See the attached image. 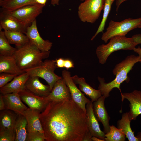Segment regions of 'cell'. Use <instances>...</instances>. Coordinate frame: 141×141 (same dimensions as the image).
Here are the masks:
<instances>
[{
    "instance_id": "18",
    "label": "cell",
    "mask_w": 141,
    "mask_h": 141,
    "mask_svg": "<svg viewBox=\"0 0 141 141\" xmlns=\"http://www.w3.org/2000/svg\"><path fill=\"white\" fill-rule=\"evenodd\" d=\"M39 77L30 76L25 85V89L39 96L45 97L51 91L48 85H45L40 82Z\"/></svg>"
},
{
    "instance_id": "29",
    "label": "cell",
    "mask_w": 141,
    "mask_h": 141,
    "mask_svg": "<svg viewBox=\"0 0 141 141\" xmlns=\"http://www.w3.org/2000/svg\"><path fill=\"white\" fill-rule=\"evenodd\" d=\"M115 0H105L102 18L97 30L91 39V41L93 40L99 33L102 32L104 30L107 18L111 10V6Z\"/></svg>"
},
{
    "instance_id": "9",
    "label": "cell",
    "mask_w": 141,
    "mask_h": 141,
    "mask_svg": "<svg viewBox=\"0 0 141 141\" xmlns=\"http://www.w3.org/2000/svg\"><path fill=\"white\" fill-rule=\"evenodd\" d=\"M62 75L69 89L72 99L86 114V105L91 101L86 97L77 87L72 78L69 71L63 70L62 72Z\"/></svg>"
},
{
    "instance_id": "27",
    "label": "cell",
    "mask_w": 141,
    "mask_h": 141,
    "mask_svg": "<svg viewBox=\"0 0 141 141\" xmlns=\"http://www.w3.org/2000/svg\"><path fill=\"white\" fill-rule=\"evenodd\" d=\"M131 121L128 112L122 114L121 119L118 121V128L122 130L129 141H139L134 135V132L131 127Z\"/></svg>"
},
{
    "instance_id": "24",
    "label": "cell",
    "mask_w": 141,
    "mask_h": 141,
    "mask_svg": "<svg viewBox=\"0 0 141 141\" xmlns=\"http://www.w3.org/2000/svg\"><path fill=\"white\" fill-rule=\"evenodd\" d=\"M18 115L9 109L0 110V129H14Z\"/></svg>"
},
{
    "instance_id": "21",
    "label": "cell",
    "mask_w": 141,
    "mask_h": 141,
    "mask_svg": "<svg viewBox=\"0 0 141 141\" xmlns=\"http://www.w3.org/2000/svg\"><path fill=\"white\" fill-rule=\"evenodd\" d=\"M25 72L19 68L13 55H0V73H5L18 75Z\"/></svg>"
},
{
    "instance_id": "32",
    "label": "cell",
    "mask_w": 141,
    "mask_h": 141,
    "mask_svg": "<svg viewBox=\"0 0 141 141\" xmlns=\"http://www.w3.org/2000/svg\"><path fill=\"white\" fill-rule=\"evenodd\" d=\"M45 140L44 133L37 132L28 133L27 141H44Z\"/></svg>"
},
{
    "instance_id": "33",
    "label": "cell",
    "mask_w": 141,
    "mask_h": 141,
    "mask_svg": "<svg viewBox=\"0 0 141 141\" xmlns=\"http://www.w3.org/2000/svg\"><path fill=\"white\" fill-rule=\"evenodd\" d=\"M17 75L8 73H0V88L4 86L11 81Z\"/></svg>"
},
{
    "instance_id": "14",
    "label": "cell",
    "mask_w": 141,
    "mask_h": 141,
    "mask_svg": "<svg viewBox=\"0 0 141 141\" xmlns=\"http://www.w3.org/2000/svg\"><path fill=\"white\" fill-rule=\"evenodd\" d=\"M27 27L8 13L0 10V29L20 32L25 34Z\"/></svg>"
},
{
    "instance_id": "30",
    "label": "cell",
    "mask_w": 141,
    "mask_h": 141,
    "mask_svg": "<svg viewBox=\"0 0 141 141\" xmlns=\"http://www.w3.org/2000/svg\"><path fill=\"white\" fill-rule=\"evenodd\" d=\"M126 136L122 130L116 127L113 125L110 126V131L105 134V141H124Z\"/></svg>"
},
{
    "instance_id": "44",
    "label": "cell",
    "mask_w": 141,
    "mask_h": 141,
    "mask_svg": "<svg viewBox=\"0 0 141 141\" xmlns=\"http://www.w3.org/2000/svg\"><path fill=\"white\" fill-rule=\"evenodd\" d=\"M138 28H141V25L139 26Z\"/></svg>"
},
{
    "instance_id": "1",
    "label": "cell",
    "mask_w": 141,
    "mask_h": 141,
    "mask_svg": "<svg viewBox=\"0 0 141 141\" xmlns=\"http://www.w3.org/2000/svg\"><path fill=\"white\" fill-rule=\"evenodd\" d=\"M39 118L46 141H83L91 135L86 114L72 98L50 102Z\"/></svg>"
},
{
    "instance_id": "26",
    "label": "cell",
    "mask_w": 141,
    "mask_h": 141,
    "mask_svg": "<svg viewBox=\"0 0 141 141\" xmlns=\"http://www.w3.org/2000/svg\"><path fill=\"white\" fill-rule=\"evenodd\" d=\"M5 35L10 44H14L16 48H20L29 41L24 33L16 31L4 30Z\"/></svg>"
},
{
    "instance_id": "19",
    "label": "cell",
    "mask_w": 141,
    "mask_h": 141,
    "mask_svg": "<svg viewBox=\"0 0 141 141\" xmlns=\"http://www.w3.org/2000/svg\"><path fill=\"white\" fill-rule=\"evenodd\" d=\"M3 97L5 109L11 110L17 114L23 115L24 112L28 108L22 102L18 93L3 95Z\"/></svg>"
},
{
    "instance_id": "23",
    "label": "cell",
    "mask_w": 141,
    "mask_h": 141,
    "mask_svg": "<svg viewBox=\"0 0 141 141\" xmlns=\"http://www.w3.org/2000/svg\"><path fill=\"white\" fill-rule=\"evenodd\" d=\"M36 4L35 0H2L0 1V10L10 12L26 5Z\"/></svg>"
},
{
    "instance_id": "36",
    "label": "cell",
    "mask_w": 141,
    "mask_h": 141,
    "mask_svg": "<svg viewBox=\"0 0 141 141\" xmlns=\"http://www.w3.org/2000/svg\"><path fill=\"white\" fill-rule=\"evenodd\" d=\"M138 44H141V34H135L131 37Z\"/></svg>"
},
{
    "instance_id": "3",
    "label": "cell",
    "mask_w": 141,
    "mask_h": 141,
    "mask_svg": "<svg viewBox=\"0 0 141 141\" xmlns=\"http://www.w3.org/2000/svg\"><path fill=\"white\" fill-rule=\"evenodd\" d=\"M16 49L13 56L19 68L23 71L40 65L42 60L48 58L50 53V51L42 52L30 41Z\"/></svg>"
},
{
    "instance_id": "13",
    "label": "cell",
    "mask_w": 141,
    "mask_h": 141,
    "mask_svg": "<svg viewBox=\"0 0 141 141\" xmlns=\"http://www.w3.org/2000/svg\"><path fill=\"white\" fill-rule=\"evenodd\" d=\"M106 98L102 96L97 101L93 102V110L94 115L98 121L102 123L104 132L106 134L110 131L109 121L110 118L108 114L104 105Z\"/></svg>"
},
{
    "instance_id": "2",
    "label": "cell",
    "mask_w": 141,
    "mask_h": 141,
    "mask_svg": "<svg viewBox=\"0 0 141 141\" xmlns=\"http://www.w3.org/2000/svg\"><path fill=\"white\" fill-rule=\"evenodd\" d=\"M140 61L139 56L134 55L128 56L115 67L112 72L116 77L113 81L106 83L103 78L98 77V79L99 82L98 89L100 90L102 95L106 98L108 97L110 92L114 88H118L121 94L120 88L121 84L125 81L127 83L129 81L128 73L134 64L137 62H140Z\"/></svg>"
},
{
    "instance_id": "37",
    "label": "cell",
    "mask_w": 141,
    "mask_h": 141,
    "mask_svg": "<svg viewBox=\"0 0 141 141\" xmlns=\"http://www.w3.org/2000/svg\"><path fill=\"white\" fill-rule=\"evenodd\" d=\"M5 103L3 97V95L1 93L0 95V110L5 109Z\"/></svg>"
},
{
    "instance_id": "45",
    "label": "cell",
    "mask_w": 141,
    "mask_h": 141,
    "mask_svg": "<svg viewBox=\"0 0 141 141\" xmlns=\"http://www.w3.org/2000/svg\"><path fill=\"white\" fill-rule=\"evenodd\" d=\"M81 0V1H84L85 0Z\"/></svg>"
},
{
    "instance_id": "46",
    "label": "cell",
    "mask_w": 141,
    "mask_h": 141,
    "mask_svg": "<svg viewBox=\"0 0 141 141\" xmlns=\"http://www.w3.org/2000/svg\"><path fill=\"white\" fill-rule=\"evenodd\" d=\"M2 0H0V1H2Z\"/></svg>"
},
{
    "instance_id": "17",
    "label": "cell",
    "mask_w": 141,
    "mask_h": 141,
    "mask_svg": "<svg viewBox=\"0 0 141 141\" xmlns=\"http://www.w3.org/2000/svg\"><path fill=\"white\" fill-rule=\"evenodd\" d=\"M93 102L91 101L86 105L87 118L89 131L92 136L105 141V133L101 130L98 121L96 118L93 110Z\"/></svg>"
},
{
    "instance_id": "42",
    "label": "cell",
    "mask_w": 141,
    "mask_h": 141,
    "mask_svg": "<svg viewBox=\"0 0 141 141\" xmlns=\"http://www.w3.org/2000/svg\"><path fill=\"white\" fill-rule=\"evenodd\" d=\"M92 141H104L102 139L94 136L92 137Z\"/></svg>"
},
{
    "instance_id": "10",
    "label": "cell",
    "mask_w": 141,
    "mask_h": 141,
    "mask_svg": "<svg viewBox=\"0 0 141 141\" xmlns=\"http://www.w3.org/2000/svg\"><path fill=\"white\" fill-rule=\"evenodd\" d=\"M25 34L29 41L42 52H47L51 49L52 43L41 37L38 30L36 20L27 27Z\"/></svg>"
},
{
    "instance_id": "11",
    "label": "cell",
    "mask_w": 141,
    "mask_h": 141,
    "mask_svg": "<svg viewBox=\"0 0 141 141\" xmlns=\"http://www.w3.org/2000/svg\"><path fill=\"white\" fill-rule=\"evenodd\" d=\"M121 95L122 102L126 99L130 103L128 114L130 120H135L141 114V91L135 90L131 92L122 93Z\"/></svg>"
},
{
    "instance_id": "28",
    "label": "cell",
    "mask_w": 141,
    "mask_h": 141,
    "mask_svg": "<svg viewBox=\"0 0 141 141\" xmlns=\"http://www.w3.org/2000/svg\"><path fill=\"white\" fill-rule=\"evenodd\" d=\"M8 40L4 31L0 29V55H12L17 49L10 45Z\"/></svg>"
},
{
    "instance_id": "39",
    "label": "cell",
    "mask_w": 141,
    "mask_h": 141,
    "mask_svg": "<svg viewBox=\"0 0 141 141\" xmlns=\"http://www.w3.org/2000/svg\"><path fill=\"white\" fill-rule=\"evenodd\" d=\"M126 0H116V11L118 12L119 7L120 5L124 1Z\"/></svg>"
},
{
    "instance_id": "43",
    "label": "cell",
    "mask_w": 141,
    "mask_h": 141,
    "mask_svg": "<svg viewBox=\"0 0 141 141\" xmlns=\"http://www.w3.org/2000/svg\"><path fill=\"white\" fill-rule=\"evenodd\" d=\"M136 136L138 139L139 141H141V131L138 132Z\"/></svg>"
},
{
    "instance_id": "16",
    "label": "cell",
    "mask_w": 141,
    "mask_h": 141,
    "mask_svg": "<svg viewBox=\"0 0 141 141\" xmlns=\"http://www.w3.org/2000/svg\"><path fill=\"white\" fill-rule=\"evenodd\" d=\"M45 98L49 102L71 98L69 89L62 77L55 83L51 92Z\"/></svg>"
},
{
    "instance_id": "35",
    "label": "cell",
    "mask_w": 141,
    "mask_h": 141,
    "mask_svg": "<svg viewBox=\"0 0 141 141\" xmlns=\"http://www.w3.org/2000/svg\"><path fill=\"white\" fill-rule=\"evenodd\" d=\"M57 68H62L64 67L65 59L62 58H59L56 59Z\"/></svg>"
},
{
    "instance_id": "34",
    "label": "cell",
    "mask_w": 141,
    "mask_h": 141,
    "mask_svg": "<svg viewBox=\"0 0 141 141\" xmlns=\"http://www.w3.org/2000/svg\"><path fill=\"white\" fill-rule=\"evenodd\" d=\"M74 67V64L72 60L69 59H65L64 67L67 70Z\"/></svg>"
},
{
    "instance_id": "20",
    "label": "cell",
    "mask_w": 141,
    "mask_h": 141,
    "mask_svg": "<svg viewBox=\"0 0 141 141\" xmlns=\"http://www.w3.org/2000/svg\"><path fill=\"white\" fill-rule=\"evenodd\" d=\"M40 113L29 108L24 112L23 115L27 121L28 133L38 132L44 133L39 118Z\"/></svg>"
},
{
    "instance_id": "15",
    "label": "cell",
    "mask_w": 141,
    "mask_h": 141,
    "mask_svg": "<svg viewBox=\"0 0 141 141\" xmlns=\"http://www.w3.org/2000/svg\"><path fill=\"white\" fill-rule=\"evenodd\" d=\"M27 73H23L15 76L9 83L0 88L1 93L3 95L12 93H18L25 89V84L29 78Z\"/></svg>"
},
{
    "instance_id": "5",
    "label": "cell",
    "mask_w": 141,
    "mask_h": 141,
    "mask_svg": "<svg viewBox=\"0 0 141 141\" xmlns=\"http://www.w3.org/2000/svg\"><path fill=\"white\" fill-rule=\"evenodd\" d=\"M141 25V17L136 19L128 18L118 22L110 21L106 31L103 33L101 39L105 43L113 37L125 36L130 31L138 28Z\"/></svg>"
},
{
    "instance_id": "12",
    "label": "cell",
    "mask_w": 141,
    "mask_h": 141,
    "mask_svg": "<svg viewBox=\"0 0 141 141\" xmlns=\"http://www.w3.org/2000/svg\"><path fill=\"white\" fill-rule=\"evenodd\" d=\"M23 102L31 109L40 113L45 109L49 102L45 97L37 96L26 89L19 93Z\"/></svg>"
},
{
    "instance_id": "41",
    "label": "cell",
    "mask_w": 141,
    "mask_h": 141,
    "mask_svg": "<svg viewBox=\"0 0 141 141\" xmlns=\"http://www.w3.org/2000/svg\"><path fill=\"white\" fill-rule=\"evenodd\" d=\"M51 4L52 5H58L60 0H50Z\"/></svg>"
},
{
    "instance_id": "4",
    "label": "cell",
    "mask_w": 141,
    "mask_h": 141,
    "mask_svg": "<svg viewBox=\"0 0 141 141\" xmlns=\"http://www.w3.org/2000/svg\"><path fill=\"white\" fill-rule=\"evenodd\" d=\"M138 45L132 37L116 36L111 38L106 44H102L98 46L96 52L99 63L103 64L106 62L108 57L114 52L121 50H133Z\"/></svg>"
},
{
    "instance_id": "31",
    "label": "cell",
    "mask_w": 141,
    "mask_h": 141,
    "mask_svg": "<svg viewBox=\"0 0 141 141\" xmlns=\"http://www.w3.org/2000/svg\"><path fill=\"white\" fill-rule=\"evenodd\" d=\"M16 137L14 129H0V141H14Z\"/></svg>"
},
{
    "instance_id": "8",
    "label": "cell",
    "mask_w": 141,
    "mask_h": 141,
    "mask_svg": "<svg viewBox=\"0 0 141 141\" xmlns=\"http://www.w3.org/2000/svg\"><path fill=\"white\" fill-rule=\"evenodd\" d=\"M45 6L39 4L28 5L7 12L28 27L42 13Z\"/></svg>"
},
{
    "instance_id": "40",
    "label": "cell",
    "mask_w": 141,
    "mask_h": 141,
    "mask_svg": "<svg viewBox=\"0 0 141 141\" xmlns=\"http://www.w3.org/2000/svg\"><path fill=\"white\" fill-rule=\"evenodd\" d=\"M37 3L45 5L47 0H35Z\"/></svg>"
},
{
    "instance_id": "6",
    "label": "cell",
    "mask_w": 141,
    "mask_h": 141,
    "mask_svg": "<svg viewBox=\"0 0 141 141\" xmlns=\"http://www.w3.org/2000/svg\"><path fill=\"white\" fill-rule=\"evenodd\" d=\"M57 68L56 60L46 59L40 65L24 71L30 76H37L44 79L51 91L55 83L62 78L54 73Z\"/></svg>"
},
{
    "instance_id": "25",
    "label": "cell",
    "mask_w": 141,
    "mask_h": 141,
    "mask_svg": "<svg viewBox=\"0 0 141 141\" xmlns=\"http://www.w3.org/2000/svg\"><path fill=\"white\" fill-rule=\"evenodd\" d=\"M27 121L25 116L22 114H18L14 127L16 134L15 141H27Z\"/></svg>"
},
{
    "instance_id": "38",
    "label": "cell",
    "mask_w": 141,
    "mask_h": 141,
    "mask_svg": "<svg viewBox=\"0 0 141 141\" xmlns=\"http://www.w3.org/2000/svg\"><path fill=\"white\" fill-rule=\"evenodd\" d=\"M133 51L138 54L140 59V62H141V48L139 46L137 48H135L133 50Z\"/></svg>"
},
{
    "instance_id": "22",
    "label": "cell",
    "mask_w": 141,
    "mask_h": 141,
    "mask_svg": "<svg viewBox=\"0 0 141 141\" xmlns=\"http://www.w3.org/2000/svg\"><path fill=\"white\" fill-rule=\"evenodd\" d=\"M75 83L79 85L80 90L83 92L93 102L97 101L102 95L99 90H96L91 87L86 82L85 78L75 75L72 77Z\"/></svg>"
},
{
    "instance_id": "7",
    "label": "cell",
    "mask_w": 141,
    "mask_h": 141,
    "mask_svg": "<svg viewBox=\"0 0 141 141\" xmlns=\"http://www.w3.org/2000/svg\"><path fill=\"white\" fill-rule=\"evenodd\" d=\"M105 0H85L79 5L78 13L82 22L92 24L99 18L103 10Z\"/></svg>"
}]
</instances>
